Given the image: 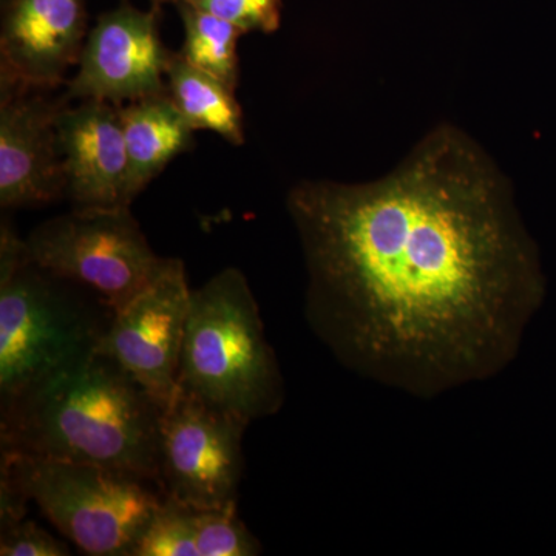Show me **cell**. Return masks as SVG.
Wrapping results in <instances>:
<instances>
[{"instance_id":"obj_1","label":"cell","mask_w":556,"mask_h":556,"mask_svg":"<svg viewBox=\"0 0 556 556\" xmlns=\"http://www.w3.org/2000/svg\"><path fill=\"white\" fill-rule=\"evenodd\" d=\"M288 207L306 321L350 371L434 399L517 358L546 281L507 190L466 142L431 139L371 185L303 182Z\"/></svg>"},{"instance_id":"obj_2","label":"cell","mask_w":556,"mask_h":556,"mask_svg":"<svg viewBox=\"0 0 556 556\" xmlns=\"http://www.w3.org/2000/svg\"><path fill=\"white\" fill-rule=\"evenodd\" d=\"M159 404L100 351L2 405V452L90 464L159 484Z\"/></svg>"},{"instance_id":"obj_3","label":"cell","mask_w":556,"mask_h":556,"mask_svg":"<svg viewBox=\"0 0 556 556\" xmlns=\"http://www.w3.org/2000/svg\"><path fill=\"white\" fill-rule=\"evenodd\" d=\"M113 314L93 292L33 263L2 223L0 405L98 351Z\"/></svg>"},{"instance_id":"obj_4","label":"cell","mask_w":556,"mask_h":556,"mask_svg":"<svg viewBox=\"0 0 556 556\" xmlns=\"http://www.w3.org/2000/svg\"><path fill=\"white\" fill-rule=\"evenodd\" d=\"M178 382L249 424L276 415L283 405L280 364L241 270L223 269L192 291Z\"/></svg>"},{"instance_id":"obj_5","label":"cell","mask_w":556,"mask_h":556,"mask_svg":"<svg viewBox=\"0 0 556 556\" xmlns=\"http://www.w3.org/2000/svg\"><path fill=\"white\" fill-rule=\"evenodd\" d=\"M31 501L84 554L134 556L163 496L112 468L2 452L0 522L25 518Z\"/></svg>"},{"instance_id":"obj_6","label":"cell","mask_w":556,"mask_h":556,"mask_svg":"<svg viewBox=\"0 0 556 556\" xmlns=\"http://www.w3.org/2000/svg\"><path fill=\"white\" fill-rule=\"evenodd\" d=\"M24 241L33 263L93 292L113 313L149 287L169 260L150 248L130 207L73 208Z\"/></svg>"},{"instance_id":"obj_7","label":"cell","mask_w":556,"mask_h":556,"mask_svg":"<svg viewBox=\"0 0 556 556\" xmlns=\"http://www.w3.org/2000/svg\"><path fill=\"white\" fill-rule=\"evenodd\" d=\"M248 420L178 388L161 412L159 486L163 496L197 508L237 504Z\"/></svg>"},{"instance_id":"obj_8","label":"cell","mask_w":556,"mask_h":556,"mask_svg":"<svg viewBox=\"0 0 556 556\" xmlns=\"http://www.w3.org/2000/svg\"><path fill=\"white\" fill-rule=\"evenodd\" d=\"M190 300L185 265L178 258L167 260L159 277L113 314L98 348L129 372L161 409L178 393Z\"/></svg>"},{"instance_id":"obj_9","label":"cell","mask_w":556,"mask_h":556,"mask_svg":"<svg viewBox=\"0 0 556 556\" xmlns=\"http://www.w3.org/2000/svg\"><path fill=\"white\" fill-rule=\"evenodd\" d=\"M155 10L130 3L102 14L84 43L70 100H100L121 105L167 93L170 51L164 47Z\"/></svg>"},{"instance_id":"obj_10","label":"cell","mask_w":556,"mask_h":556,"mask_svg":"<svg viewBox=\"0 0 556 556\" xmlns=\"http://www.w3.org/2000/svg\"><path fill=\"white\" fill-rule=\"evenodd\" d=\"M39 89L0 84V204L39 207L65 197L58 115L67 93L51 100Z\"/></svg>"},{"instance_id":"obj_11","label":"cell","mask_w":556,"mask_h":556,"mask_svg":"<svg viewBox=\"0 0 556 556\" xmlns=\"http://www.w3.org/2000/svg\"><path fill=\"white\" fill-rule=\"evenodd\" d=\"M0 84L51 90L78 65L87 39L84 0H7Z\"/></svg>"},{"instance_id":"obj_12","label":"cell","mask_w":556,"mask_h":556,"mask_svg":"<svg viewBox=\"0 0 556 556\" xmlns=\"http://www.w3.org/2000/svg\"><path fill=\"white\" fill-rule=\"evenodd\" d=\"M65 199L73 208L130 207L127 153L119 105L100 100L70 101L58 115Z\"/></svg>"},{"instance_id":"obj_13","label":"cell","mask_w":556,"mask_h":556,"mask_svg":"<svg viewBox=\"0 0 556 556\" xmlns=\"http://www.w3.org/2000/svg\"><path fill=\"white\" fill-rule=\"evenodd\" d=\"M127 153V203L192 146L193 129L169 94L119 105Z\"/></svg>"},{"instance_id":"obj_14","label":"cell","mask_w":556,"mask_h":556,"mask_svg":"<svg viewBox=\"0 0 556 556\" xmlns=\"http://www.w3.org/2000/svg\"><path fill=\"white\" fill-rule=\"evenodd\" d=\"M167 94L193 130H208L230 144L244 141L243 112L233 89L179 53H172L166 70Z\"/></svg>"},{"instance_id":"obj_15","label":"cell","mask_w":556,"mask_h":556,"mask_svg":"<svg viewBox=\"0 0 556 556\" xmlns=\"http://www.w3.org/2000/svg\"><path fill=\"white\" fill-rule=\"evenodd\" d=\"M185 27V43L179 51L193 67L203 70L236 90L239 83L237 43L244 31L217 16L175 3Z\"/></svg>"},{"instance_id":"obj_16","label":"cell","mask_w":556,"mask_h":556,"mask_svg":"<svg viewBox=\"0 0 556 556\" xmlns=\"http://www.w3.org/2000/svg\"><path fill=\"white\" fill-rule=\"evenodd\" d=\"M134 556H199L197 508L163 496L139 536Z\"/></svg>"},{"instance_id":"obj_17","label":"cell","mask_w":556,"mask_h":556,"mask_svg":"<svg viewBox=\"0 0 556 556\" xmlns=\"http://www.w3.org/2000/svg\"><path fill=\"white\" fill-rule=\"evenodd\" d=\"M197 547L199 556L262 554L257 538L249 532L237 515V504L222 508H197Z\"/></svg>"},{"instance_id":"obj_18","label":"cell","mask_w":556,"mask_h":556,"mask_svg":"<svg viewBox=\"0 0 556 556\" xmlns=\"http://www.w3.org/2000/svg\"><path fill=\"white\" fill-rule=\"evenodd\" d=\"M161 2V0H156ZM237 25L244 33L274 31L280 24V0H169Z\"/></svg>"},{"instance_id":"obj_19","label":"cell","mask_w":556,"mask_h":556,"mask_svg":"<svg viewBox=\"0 0 556 556\" xmlns=\"http://www.w3.org/2000/svg\"><path fill=\"white\" fill-rule=\"evenodd\" d=\"M2 556H67L68 547L27 518L0 525Z\"/></svg>"},{"instance_id":"obj_20","label":"cell","mask_w":556,"mask_h":556,"mask_svg":"<svg viewBox=\"0 0 556 556\" xmlns=\"http://www.w3.org/2000/svg\"><path fill=\"white\" fill-rule=\"evenodd\" d=\"M5 2H7V0H3V3H5Z\"/></svg>"}]
</instances>
